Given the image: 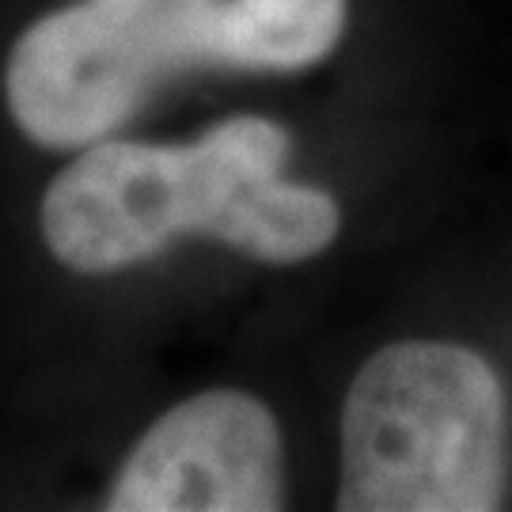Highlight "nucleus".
I'll use <instances>...</instances> for the list:
<instances>
[{
    "label": "nucleus",
    "mask_w": 512,
    "mask_h": 512,
    "mask_svg": "<svg viewBox=\"0 0 512 512\" xmlns=\"http://www.w3.org/2000/svg\"><path fill=\"white\" fill-rule=\"evenodd\" d=\"M293 133L262 110L220 114L186 137L114 133L76 148L38 194L35 232L57 270L88 281L145 270L183 243L258 266H304L342 239L327 186L289 175Z\"/></svg>",
    "instance_id": "1"
},
{
    "label": "nucleus",
    "mask_w": 512,
    "mask_h": 512,
    "mask_svg": "<svg viewBox=\"0 0 512 512\" xmlns=\"http://www.w3.org/2000/svg\"><path fill=\"white\" fill-rule=\"evenodd\" d=\"M349 16V0H54L8 38L0 107L19 141L69 156L190 80L319 69Z\"/></svg>",
    "instance_id": "2"
},
{
    "label": "nucleus",
    "mask_w": 512,
    "mask_h": 512,
    "mask_svg": "<svg viewBox=\"0 0 512 512\" xmlns=\"http://www.w3.org/2000/svg\"><path fill=\"white\" fill-rule=\"evenodd\" d=\"M512 482L497 368L452 338H395L353 372L338 414L342 512H494Z\"/></svg>",
    "instance_id": "3"
},
{
    "label": "nucleus",
    "mask_w": 512,
    "mask_h": 512,
    "mask_svg": "<svg viewBox=\"0 0 512 512\" xmlns=\"http://www.w3.org/2000/svg\"><path fill=\"white\" fill-rule=\"evenodd\" d=\"M107 512H277L289 448L277 410L247 387H202L126 444L99 490Z\"/></svg>",
    "instance_id": "4"
}]
</instances>
